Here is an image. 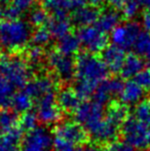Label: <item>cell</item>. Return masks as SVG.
I'll list each match as a JSON object with an SVG mask.
<instances>
[{"label": "cell", "instance_id": "8fae6325", "mask_svg": "<svg viewBox=\"0 0 150 151\" xmlns=\"http://www.w3.org/2000/svg\"><path fill=\"white\" fill-rule=\"evenodd\" d=\"M88 0H41V5L52 17H68L69 12L85 6Z\"/></svg>", "mask_w": 150, "mask_h": 151}, {"label": "cell", "instance_id": "7c38bea8", "mask_svg": "<svg viewBox=\"0 0 150 151\" xmlns=\"http://www.w3.org/2000/svg\"><path fill=\"white\" fill-rule=\"evenodd\" d=\"M118 129H119V125L114 123L113 121L109 120L105 116L104 119L101 121L92 132H90L88 135L97 143H103L109 145V144L115 142L118 136V131H119Z\"/></svg>", "mask_w": 150, "mask_h": 151}, {"label": "cell", "instance_id": "d6986e66", "mask_svg": "<svg viewBox=\"0 0 150 151\" xmlns=\"http://www.w3.org/2000/svg\"><path fill=\"white\" fill-rule=\"evenodd\" d=\"M23 129L19 127L0 136V151H20L23 139Z\"/></svg>", "mask_w": 150, "mask_h": 151}, {"label": "cell", "instance_id": "f1b7e54d", "mask_svg": "<svg viewBox=\"0 0 150 151\" xmlns=\"http://www.w3.org/2000/svg\"><path fill=\"white\" fill-rule=\"evenodd\" d=\"M45 52L43 47L37 45H31L30 47L26 48V61L30 65V67H37L41 65L44 60Z\"/></svg>", "mask_w": 150, "mask_h": 151}, {"label": "cell", "instance_id": "2e32d148", "mask_svg": "<svg viewBox=\"0 0 150 151\" xmlns=\"http://www.w3.org/2000/svg\"><path fill=\"white\" fill-rule=\"evenodd\" d=\"M120 20H121V14L114 8H109L101 12L96 23V27L104 34H107L109 32L111 33L118 25H120Z\"/></svg>", "mask_w": 150, "mask_h": 151}, {"label": "cell", "instance_id": "ba28073f", "mask_svg": "<svg viewBox=\"0 0 150 151\" xmlns=\"http://www.w3.org/2000/svg\"><path fill=\"white\" fill-rule=\"evenodd\" d=\"M76 34L81 42V46L90 54L102 52L108 46L107 35L102 33L96 26L81 27Z\"/></svg>", "mask_w": 150, "mask_h": 151}, {"label": "cell", "instance_id": "e575fe53", "mask_svg": "<svg viewBox=\"0 0 150 151\" xmlns=\"http://www.w3.org/2000/svg\"><path fill=\"white\" fill-rule=\"evenodd\" d=\"M134 81H136L143 90H150V69L142 70L134 78Z\"/></svg>", "mask_w": 150, "mask_h": 151}, {"label": "cell", "instance_id": "52a82bcc", "mask_svg": "<svg viewBox=\"0 0 150 151\" xmlns=\"http://www.w3.org/2000/svg\"><path fill=\"white\" fill-rule=\"evenodd\" d=\"M141 34V27L139 23L128 21V23L118 25L111 32L110 39L112 44L122 48L123 50L134 47L139 35Z\"/></svg>", "mask_w": 150, "mask_h": 151}, {"label": "cell", "instance_id": "b9f144b4", "mask_svg": "<svg viewBox=\"0 0 150 151\" xmlns=\"http://www.w3.org/2000/svg\"><path fill=\"white\" fill-rule=\"evenodd\" d=\"M76 151H102L100 147L96 145H86L84 147H80L78 149H76Z\"/></svg>", "mask_w": 150, "mask_h": 151}, {"label": "cell", "instance_id": "8992f818", "mask_svg": "<svg viewBox=\"0 0 150 151\" xmlns=\"http://www.w3.org/2000/svg\"><path fill=\"white\" fill-rule=\"evenodd\" d=\"M74 117L76 122L79 123L88 134L105 118L104 106L95 101H85L80 104L74 112Z\"/></svg>", "mask_w": 150, "mask_h": 151}, {"label": "cell", "instance_id": "4dcf8cb0", "mask_svg": "<svg viewBox=\"0 0 150 151\" xmlns=\"http://www.w3.org/2000/svg\"><path fill=\"white\" fill-rule=\"evenodd\" d=\"M97 88L98 86H95V84L88 83V82L85 81H78V80H76V83L73 90H74L76 95L78 96V98L80 100H88V98L94 96Z\"/></svg>", "mask_w": 150, "mask_h": 151}, {"label": "cell", "instance_id": "30bf717a", "mask_svg": "<svg viewBox=\"0 0 150 151\" xmlns=\"http://www.w3.org/2000/svg\"><path fill=\"white\" fill-rule=\"evenodd\" d=\"M54 134L56 138L62 139L71 145H81L88 140L86 131L76 121H62L55 127Z\"/></svg>", "mask_w": 150, "mask_h": 151}, {"label": "cell", "instance_id": "7402d4cb", "mask_svg": "<svg viewBox=\"0 0 150 151\" xmlns=\"http://www.w3.org/2000/svg\"><path fill=\"white\" fill-rule=\"evenodd\" d=\"M143 67H144V62L141 57L136 54H128L120 73L123 78H135L143 70Z\"/></svg>", "mask_w": 150, "mask_h": 151}, {"label": "cell", "instance_id": "ee69618b", "mask_svg": "<svg viewBox=\"0 0 150 151\" xmlns=\"http://www.w3.org/2000/svg\"><path fill=\"white\" fill-rule=\"evenodd\" d=\"M142 4L143 6H145V7L150 9V0H142Z\"/></svg>", "mask_w": 150, "mask_h": 151}, {"label": "cell", "instance_id": "74e56055", "mask_svg": "<svg viewBox=\"0 0 150 151\" xmlns=\"http://www.w3.org/2000/svg\"><path fill=\"white\" fill-rule=\"evenodd\" d=\"M54 147L56 151H76L73 145H71L70 143L64 141V140L59 139V138H55Z\"/></svg>", "mask_w": 150, "mask_h": 151}, {"label": "cell", "instance_id": "4316f807", "mask_svg": "<svg viewBox=\"0 0 150 151\" xmlns=\"http://www.w3.org/2000/svg\"><path fill=\"white\" fill-rule=\"evenodd\" d=\"M50 20L48 12L43 8L42 5L33 6L28 14V23L32 27H43L44 24H47Z\"/></svg>", "mask_w": 150, "mask_h": 151}, {"label": "cell", "instance_id": "ab89813d", "mask_svg": "<svg viewBox=\"0 0 150 151\" xmlns=\"http://www.w3.org/2000/svg\"><path fill=\"white\" fill-rule=\"evenodd\" d=\"M106 2L108 4H110L114 9H119V8L122 9V7L128 2V0H106Z\"/></svg>", "mask_w": 150, "mask_h": 151}, {"label": "cell", "instance_id": "7bdbcfd3", "mask_svg": "<svg viewBox=\"0 0 150 151\" xmlns=\"http://www.w3.org/2000/svg\"><path fill=\"white\" fill-rule=\"evenodd\" d=\"M105 2H106V0H88V3H90V5L94 6V7H101L102 5H104Z\"/></svg>", "mask_w": 150, "mask_h": 151}, {"label": "cell", "instance_id": "7a4b0ae2", "mask_svg": "<svg viewBox=\"0 0 150 151\" xmlns=\"http://www.w3.org/2000/svg\"><path fill=\"white\" fill-rule=\"evenodd\" d=\"M109 69L101 57L82 52L75 59V77L78 81H85L98 86L107 79Z\"/></svg>", "mask_w": 150, "mask_h": 151}, {"label": "cell", "instance_id": "d4e9b609", "mask_svg": "<svg viewBox=\"0 0 150 151\" xmlns=\"http://www.w3.org/2000/svg\"><path fill=\"white\" fill-rule=\"evenodd\" d=\"M128 110L126 108V105L114 103L109 106L106 113V117L109 120L116 123L117 125H122L124 121L128 118Z\"/></svg>", "mask_w": 150, "mask_h": 151}, {"label": "cell", "instance_id": "e0dca14e", "mask_svg": "<svg viewBox=\"0 0 150 151\" xmlns=\"http://www.w3.org/2000/svg\"><path fill=\"white\" fill-rule=\"evenodd\" d=\"M57 102L59 107L65 112H75L81 104V100L78 98L74 90L69 88H62L57 95Z\"/></svg>", "mask_w": 150, "mask_h": 151}, {"label": "cell", "instance_id": "f546056e", "mask_svg": "<svg viewBox=\"0 0 150 151\" xmlns=\"http://www.w3.org/2000/svg\"><path fill=\"white\" fill-rule=\"evenodd\" d=\"M50 38H52V34L48 31L47 27H39L33 31L32 37H31V43H32V45L43 47L44 45L50 43Z\"/></svg>", "mask_w": 150, "mask_h": 151}, {"label": "cell", "instance_id": "8d00e7d4", "mask_svg": "<svg viewBox=\"0 0 150 151\" xmlns=\"http://www.w3.org/2000/svg\"><path fill=\"white\" fill-rule=\"evenodd\" d=\"M106 151H135V148L126 141H115L109 144Z\"/></svg>", "mask_w": 150, "mask_h": 151}, {"label": "cell", "instance_id": "44dd1931", "mask_svg": "<svg viewBox=\"0 0 150 151\" xmlns=\"http://www.w3.org/2000/svg\"><path fill=\"white\" fill-rule=\"evenodd\" d=\"M16 90L17 88L4 75L0 66V110L7 109L11 105V100L16 93Z\"/></svg>", "mask_w": 150, "mask_h": 151}, {"label": "cell", "instance_id": "4fadbf2b", "mask_svg": "<svg viewBox=\"0 0 150 151\" xmlns=\"http://www.w3.org/2000/svg\"><path fill=\"white\" fill-rule=\"evenodd\" d=\"M57 83L52 77L50 76H40L36 79H32L27 83L24 91L32 99H40L47 93H56Z\"/></svg>", "mask_w": 150, "mask_h": 151}, {"label": "cell", "instance_id": "277c9868", "mask_svg": "<svg viewBox=\"0 0 150 151\" xmlns=\"http://www.w3.org/2000/svg\"><path fill=\"white\" fill-rule=\"evenodd\" d=\"M124 141L138 150L150 148V125L141 122L135 117H128L121 125Z\"/></svg>", "mask_w": 150, "mask_h": 151}, {"label": "cell", "instance_id": "9c48e42d", "mask_svg": "<svg viewBox=\"0 0 150 151\" xmlns=\"http://www.w3.org/2000/svg\"><path fill=\"white\" fill-rule=\"evenodd\" d=\"M37 117L43 124L57 123L62 118V109L57 102L56 93H47L37 100Z\"/></svg>", "mask_w": 150, "mask_h": 151}, {"label": "cell", "instance_id": "f6af8a7d", "mask_svg": "<svg viewBox=\"0 0 150 151\" xmlns=\"http://www.w3.org/2000/svg\"><path fill=\"white\" fill-rule=\"evenodd\" d=\"M2 17H3V10H2L1 5H0V20H1ZM0 22H1V21H0Z\"/></svg>", "mask_w": 150, "mask_h": 151}, {"label": "cell", "instance_id": "cb8c5ba5", "mask_svg": "<svg viewBox=\"0 0 150 151\" xmlns=\"http://www.w3.org/2000/svg\"><path fill=\"white\" fill-rule=\"evenodd\" d=\"M33 106V99L26 93L25 91H19L16 93L11 100V105L16 113H26V112L30 111L31 108Z\"/></svg>", "mask_w": 150, "mask_h": 151}, {"label": "cell", "instance_id": "ac0fdd59", "mask_svg": "<svg viewBox=\"0 0 150 151\" xmlns=\"http://www.w3.org/2000/svg\"><path fill=\"white\" fill-rule=\"evenodd\" d=\"M48 31L50 32L52 37L58 39L66 36L70 33L72 27V21L69 17H50L47 24H46Z\"/></svg>", "mask_w": 150, "mask_h": 151}, {"label": "cell", "instance_id": "9a60e30c", "mask_svg": "<svg viewBox=\"0 0 150 151\" xmlns=\"http://www.w3.org/2000/svg\"><path fill=\"white\" fill-rule=\"evenodd\" d=\"M100 14L101 12L99 8L94 7L92 5H85L73 12L71 21H72V24L77 25L79 28L92 26L93 24L97 23Z\"/></svg>", "mask_w": 150, "mask_h": 151}, {"label": "cell", "instance_id": "603a6c76", "mask_svg": "<svg viewBox=\"0 0 150 151\" xmlns=\"http://www.w3.org/2000/svg\"><path fill=\"white\" fill-rule=\"evenodd\" d=\"M81 46L77 34L69 33L66 36L60 38L57 42V50L67 56H73L77 54Z\"/></svg>", "mask_w": 150, "mask_h": 151}, {"label": "cell", "instance_id": "d590c367", "mask_svg": "<svg viewBox=\"0 0 150 151\" xmlns=\"http://www.w3.org/2000/svg\"><path fill=\"white\" fill-rule=\"evenodd\" d=\"M35 1L36 0H10V3L8 5L14 6L21 14H23L26 10L31 9L34 5Z\"/></svg>", "mask_w": 150, "mask_h": 151}, {"label": "cell", "instance_id": "5bb4252c", "mask_svg": "<svg viewBox=\"0 0 150 151\" xmlns=\"http://www.w3.org/2000/svg\"><path fill=\"white\" fill-rule=\"evenodd\" d=\"M126 58V56L124 50L114 44L108 45L101 52V59L106 64L109 71L113 72V73L121 71Z\"/></svg>", "mask_w": 150, "mask_h": 151}, {"label": "cell", "instance_id": "1f68e13d", "mask_svg": "<svg viewBox=\"0 0 150 151\" xmlns=\"http://www.w3.org/2000/svg\"><path fill=\"white\" fill-rule=\"evenodd\" d=\"M135 118L150 125V101H141L135 108Z\"/></svg>", "mask_w": 150, "mask_h": 151}, {"label": "cell", "instance_id": "3957f363", "mask_svg": "<svg viewBox=\"0 0 150 151\" xmlns=\"http://www.w3.org/2000/svg\"><path fill=\"white\" fill-rule=\"evenodd\" d=\"M0 66L4 75L16 88H23L30 81L31 69L26 59L19 56H0Z\"/></svg>", "mask_w": 150, "mask_h": 151}, {"label": "cell", "instance_id": "bcb514c9", "mask_svg": "<svg viewBox=\"0 0 150 151\" xmlns=\"http://www.w3.org/2000/svg\"><path fill=\"white\" fill-rule=\"evenodd\" d=\"M0 136H2V131H1V129H0Z\"/></svg>", "mask_w": 150, "mask_h": 151}, {"label": "cell", "instance_id": "83f0119b", "mask_svg": "<svg viewBox=\"0 0 150 151\" xmlns=\"http://www.w3.org/2000/svg\"><path fill=\"white\" fill-rule=\"evenodd\" d=\"M135 54L139 57L150 60V33L149 32H141L134 45Z\"/></svg>", "mask_w": 150, "mask_h": 151}, {"label": "cell", "instance_id": "6da1fadb", "mask_svg": "<svg viewBox=\"0 0 150 151\" xmlns=\"http://www.w3.org/2000/svg\"><path fill=\"white\" fill-rule=\"evenodd\" d=\"M33 27L24 20H3L0 22V46L9 52L25 48L32 37Z\"/></svg>", "mask_w": 150, "mask_h": 151}, {"label": "cell", "instance_id": "484cf974", "mask_svg": "<svg viewBox=\"0 0 150 151\" xmlns=\"http://www.w3.org/2000/svg\"><path fill=\"white\" fill-rule=\"evenodd\" d=\"M19 125H20V119L18 113H16L14 110L12 111L8 109L0 110V129L2 131V135L8 133Z\"/></svg>", "mask_w": 150, "mask_h": 151}, {"label": "cell", "instance_id": "836d02e7", "mask_svg": "<svg viewBox=\"0 0 150 151\" xmlns=\"http://www.w3.org/2000/svg\"><path fill=\"white\" fill-rule=\"evenodd\" d=\"M38 121L39 120H38L37 114L32 111H28L23 114V116L21 117L20 127H22L23 131H28L29 133V132L36 129Z\"/></svg>", "mask_w": 150, "mask_h": 151}, {"label": "cell", "instance_id": "f35d334b", "mask_svg": "<svg viewBox=\"0 0 150 151\" xmlns=\"http://www.w3.org/2000/svg\"><path fill=\"white\" fill-rule=\"evenodd\" d=\"M20 151H48V150L44 149V148L40 147V146L34 145V144L23 142V146L21 147Z\"/></svg>", "mask_w": 150, "mask_h": 151}, {"label": "cell", "instance_id": "ffe728a7", "mask_svg": "<svg viewBox=\"0 0 150 151\" xmlns=\"http://www.w3.org/2000/svg\"><path fill=\"white\" fill-rule=\"evenodd\" d=\"M144 90L134 80H128L124 83L123 90L120 93V99L124 105H133L143 98Z\"/></svg>", "mask_w": 150, "mask_h": 151}, {"label": "cell", "instance_id": "60d3db41", "mask_svg": "<svg viewBox=\"0 0 150 151\" xmlns=\"http://www.w3.org/2000/svg\"><path fill=\"white\" fill-rule=\"evenodd\" d=\"M143 26L147 31L150 32V9L147 10L143 16Z\"/></svg>", "mask_w": 150, "mask_h": 151}, {"label": "cell", "instance_id": "5b68a950", "mask_svg": "<svg viewBox=\"0 0 150 151\" xmlns=\"http://www.w3.org/2000/svg\"><path fill=\"white\" fill-rule=\"evenodd\" d=\"M46 61L57 78L64 83H69L75 77V60L72 56H67L55 50L47 54Z\"/></svg>", "mask_w": 150, "mask_h": 151}, {"label": "cell", "instance_id": "d6a6232c", "mask_svg": "<svg viewBox=\"0 0 150 151\" xmlns=\"http://www.w3.org/2000/svg\"><path fill=\"white\" fill-rule=\"evenodd\" d=\"M142 6V0H128L122 7V17L128 20H132L138 16Z\"/></svg>", "mask_w": 150, "mask_h": 151}]
</instances>
